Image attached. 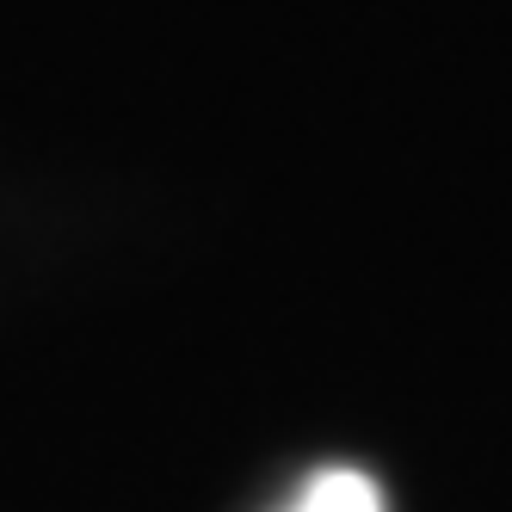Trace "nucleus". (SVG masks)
Listing matches in <instances>:
<instances>
[{
    "label": "nucleus",
    "mask_w": 512,
    "mask_h": 512,
    "mask_svg": "<svg viewBox=\"0 0 512 512\" xmlns=\"http://www.w3.org/2000/svg\"><path fill=\"white\" fill-rule=\"evenodd\" d=\"M284 512H383V500H377L371 475H358V469H321L315 482L297 494V506H284Z\"/></svg>",
    "instance_id": "1"
}]
</instances>
